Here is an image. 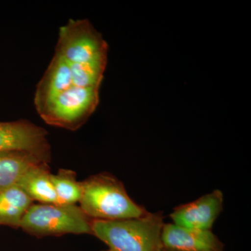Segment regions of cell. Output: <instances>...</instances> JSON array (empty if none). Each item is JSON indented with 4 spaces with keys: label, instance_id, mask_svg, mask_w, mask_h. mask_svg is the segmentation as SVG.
Returning <instances> with one entry per match:
<instances>
[{
    "label": "cell",
    "instance_id": "obj_1",
    "mask_svg": "<svg viewBox=\"0 0 251 251\" xmlns=\"http://www.w3.org/2000/svg\"><path fill=\"white\" fill-rule=\"evenodd\" d=\"M81 184L80 207L90 219H136L149 213L128 196L121 181L112 175L101 173L90 176Z\"/></svg>",
    "mask_w": 251,
    "mask_h": 251
},
{
    "label": "cell",
    "instance_id": "obj_2",
    "mask_svg": "<svg viewBox=\"0 0 251 251\" xmlns=\"http://www.w3.org/2000/svg\"><path fill=\"white\" fill-rule=\"evenodd\" d=\"M163 224L161 213L136 219L92 220V234L114 251H158Z\"/></svg>",
    "mask_w": 251,
    "mask_h": 251
},
{
    "label": "cell",
    "instance_id": "obj_3",
    "mask_svg": "<svg viewBox=\"0 0 251 251\" xmlns=\"http://www.w3.org/2000/svg\"><path fill=\"white\" fill-rule=\"evenodd\" d=\"M55 52L70 64L105 72L108 46L88 20L70 19L59 29Z\"/></svg>",
    "mask_w": 251,
    "mask_h": 251
},
{
    "label": "cell",
    "instance_id": "obj_4",
    "mask_svg": "<svg viewBox=\"0 0 251 251\" xmlns=\"http://www.w3.org/2000/svg\"><path fill=\"white\" fill-rule=\"evenodd\" d=\"M92 219L76 204H32L20 227L36 237L66 234H92Z\"/></svg>",
    "mask_w": 251,
    "mask_h": 251
},
{
    "label": "cell",
    "instance_id": "obj_5",
    "mask_svg": "<svg viewBox=\"0 0 251 251\" xmlns=\"http://www.w3.org/2000/svg\"><path fill=\"white\" fill-rule=\"evenodd\" d=\"M99 90L100 87L72 86L51 99L38 113L48 125L76 130L98 106Z\"/></svg>",
    "mask_w": 251,
    "mask_h": 251
},
{
    "label": "cell",
    "instance_id": "obj_6",
    "mask_svg": "<svg viewBox=\"0 0 251 251\" xmlns=\"http://www.w3.org/2000/svg\"><path fill=\"white\" fill-rule=\"evenodd\" d=\"M29 151L46 161L50 160L47 131L27 120L0 122V151Z\"/></svg>",
    "mask_w": 251,
    "mask_h": 251
},
{
    "label": "cell",
    "instance_id": "obj_7",
    "mask_svg": "<svg viewBox=\"0 0 251 251\" xmlns=\"http://www.w3.org/2000/svg\"><path fill=\"white\" fill-rule=\"evenodd\" d=\"M224 207V194L214 190L196 201L176 207L171 214L173 224L186 229L211 230Z\"/></svg>",
    "mask_w": 251,
    "mask_h": 251
},
{
    "label": "cell",
    "instance_id": "obj_8",
    "mask_svg": "<svg viewBox=\"0 0 251 251\" xmlns=\"http://www.w3.org/2000/svg\"><path fill=\"white\" fill-rule=\"evenodd\" d=\"M161 244L176 251H224V246L211 230L186 229L174 224H164Z\"/></svg>",
    "mask_w": 251,
    "mask_h": 251
},
{
    "label": "cell",
    "instance_id": "obj_9",
    "mask_svg": "<svg viewBox=\"0 0 251 251\" xmlns=\"http://www.w3.org/2000/svg\"><path fill=\"white\" fill-rule=\"evenodd\" d=\"M73 84L70 65L60 54L55 52L44 76L38 84L34 95V105L39 110L51 99Z\"/></svg>",
    "mask_w": 251,
    "mask_h": 251
},
{
    "label": "cell",
    "instance_id": "obj_10",
    "mask_svg": "<svg viewBox=\"0 0 251 251\" xmlns=\"http://www.w3.org/2000/svg\"><path fill=\"white\" fill-rule=\"evenodd\" d=\"M16 185L22 188L33 201H39L41 204H59L47 163L31 167Z\"/></svg>",
    "mask_w": 251,
    "mask_h": 251
},
{
    "label": "cell",
    "instance_id": "obj_11",
    "mask_svg": "<svg viewBox=\"0 0 251 251\" xmlns=\"http://www.w3.org/2000/svg\"><path fill=\"white\" fill-rule=\"evenodd\" d=\"M41 163L49 162L29 151H0V190L17 184L29 168Z\"/></svg>",
    "mask_w": 251,
    "mask_h": 251
},
{
    "label": "cell",
    "instance_id": "obj_12",
    "mask_svg": "<svg viewBox=\"0 0 251 251\" xmlns=\"http://www.w3.org/2000/svg\"><path fill=\"white\" fill-rule=\"evenodd\" d=\"M33 201L18 186L0 190V225L19 227Z\"/></svg>",
    "mask_w": 251,
    "mask_h": 251
},
{
    "label": "cell",
    "instance_id": "obj_13",
    "mask_svg": "<svg viewBox=\"0 0 251 251\" xmlns=\"http://www.w3.org/2000/svg\"><path fill=\"white\" fill-rule=\"evenodd\" d=\"M51 180L59 204L72 205L79 202L82 196V184L77 181L75 172L60 170L57 175L51 174Z\"/></svg>",
    "mask_w": 251,
    "mask_h": 251
},
{
    "label": "cell",
    "instance_id": "obj_14",
    "mask_svg": "<svg viewBox=\"0 0 251 251\" xmlns=\"http://www.w3.org/2000/svg\"><path fill=\"white\" fill-rule=\"evenodd\" d=\"M158 251H176L174 250H172V249H167V248L163 247V245L161 246V248L158 249Z\"/></svg>",
    "mask_w": 251,
    "mask_h": 251
},
{
    "label": "cell",
    "instance_id": "obj_15",
    "mask_svg": "<svg viewBox=\"0 0 251 251\" xmlns=\"http://www.w3.org/2000/svg\"><path fill=\"white\" fill-rule=\"evenodd\" d=\"M114 251L113 250H112V249H109L108 250H106V251Z\"/></svg>",
    "mask_w": 251,
    "mask_h": 251
}]
</instances>
